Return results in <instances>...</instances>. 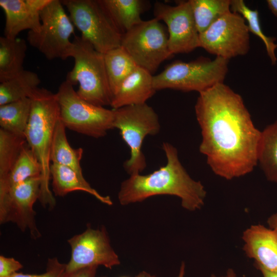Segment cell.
Instances as JSON below:
<instances>
[{"instance_id":"6da1fadb","label":"cell","mask_w":277,"mask_h":277,"mask_svg":"<svg viewBox=\"0 0 277 277\" xmlns=\"http://www.w3.org/2000/svg\"><path fill=\"white\" fill-rule=\"evenodd\" d=\"M194 110L202 137L199 150L212 171L231 180L253 171L261 131L242 96L220 83L199 93Z\"/></svg>"},{"instance_id":"7a4b0ae2","label":"cell","mask_w":277,"mask_h":277,"mask_svg":"<svg viewBox=\"0 0 277 277\" xmlns=\"http://www.w3.org/2000/svg\"><path fill=\"white\" fill-rule=\"evenodd\" d=\"M162 149L166 157V164L151 173L130 175L124 180L118 193L120 204L127 205L153 196L170 195L179 197L182 207L187 210L200 209L207 194L204 186L189 175L173 145L164 142Z\"/></svg>"},{"instance_id":"3957f363","label":"cell","mask_w":277,"mask_h":277,"mask_svg":"<svg viewBox=\"0 0 277 277\" xmlns=\"http://www.w3.org/2000/svg\"><path fill=\"white\" fill-rule=\"evenodd\" d=\"M31 112L25 136L42 167L39 201L43 206L54 208L55 199L50 189V149L60 112L56 93L37 88L30 96Z\"/></svg>"},{"instance_id":"277c9868","label":"cell","mask_w":277,"mask_h":277,"mask_svg":"<svg viewBox=\"0 0 277 277\" xmlns=\"http://www.w3.org/2000/svg\"><path fill=\"white\" fill-rule=\"evenodd\" d=\"M70 57L74 65L66 80L73 86L78 84L77 93L95 105L110 106L113 95L107 74L104 54L81 36H74Z\"/></svg>"},{"instance_id":"5b68a950","label":"cell","mask_w":277,"mask_h":277,"mask_svg":"<svg viewBox=\"0 0 277 277\" xmlns=\"http://www.w3.org/2000/svg\"><path fill=\"white\" fill-rule=\"evenodd\" d=\"M228 62V60L219 56L213 60L200 57L189 62H174L153 76L154 88L156 91L170 89L201 92L224 83Z\"/></svg>"},{"instance_id":"8992f818","label":"cell","mask_w":277,"mask_h":277,"mask_svg":"<svg viewBox=\"0 0 277 277\" xmlns=\"http://www.w3.org/2000/svg\"><path fill=\"white\" fill-rule=\"evenodd\" d=\"M113 110V129L119 130L130 150V157L125 162L124 167L130 175L140 174L147 166L142 151L143 143L146 136L154 135L160 132L159 116L146 103Z\"/></svg>"},{"instance_id":"52a82bcc","label":"cell","mask_w":277,"mask_h":277,"mask_svg":"<svg viewBox=\"0 0 277 277\" xmlns=\"http://www.w3.org/2000/svg\"><path fill=\"white\" fill-rule=\"evenodd\" d=\"M56 95L60 120L66 128L95 138L113 129V110L83 100L67 80L61 84Z\"/></svg>"},{"instance_id":"ba28073f","label":"cell","mask_w":277,"mask_h":277,"mask_svg":"<svg viewBox=\"0 0 277 277\" xmlns=\"http://www.w3.org/2000/svg\"><path fill=\"white\" fill-rule=\"evenodd\" d=\"M81 36L98 52L121 46L123 33L101 0H62Z\"/></svg>"},{"instance_id":"9c48e42d","label":"cell","mask_w":277,"mask_h":277,"mask_svg":"<svg viewBox=\"0 0 277 277\" xmlns=\"http://www.w3.org/2000/svg\"><path fill=\"white\" fill-rule=\"evenodd\" d=\"M64 7L61 1L50 0L41 12L40 30L27 33L29 44L49 60L70 57L74 26Z\"/></svg>"},{"instance_id":"30bf717a","label":"cell","mask_w":277,"mask_h":277,"mask_svg":"<svg viewBox=\"0 0 277 277\" xmlns=\"http://www.w3.org/2000/svg\"><path fill=\"white\" fill-rule=\"evenodd\" d=\"M121 46L138 67L151 74L173 55L169 48L168 35L155 17L143 21L123 34Z\"/></svg>"},{"instance_id":"8fae6325","label":"cell","mask_w":277,"mask_h":277,"mask_svg":"<svg viewBox=\"0 0 277 277\" xmlns=\"http://www.w3.org/2000/svg\"><path fill=\"white\" fill-rule=\"evenodd\" d=\"M249 32L244 18L231 11L199 34L200 47L216 56L229 60L248 52Z\"/></svg>"},{"instance_id":"7c38bea8","label":"cell","mask_w":277,"mask_h":277,"mask_svg":"<svg viewBox=\"0 0 277 277\" xmlns=\"http://www.w3.org/2000/svg\"><path fill=\"white\" fill-rule=\"evenodd\" d=\"M71 257L66 264L68 275L83 268L103 266L108 269L120 264L119 257L112 247L106 229H94L87 225L83 232L67 241Z\"/></svg>"},{"instance_id":"4fadbf2b","label":"cell","mask_w":277,"mask_h":277,"mask_svg":"<svg viewBox=\"0 0 277 277\" xmlns=\"http://www.w3.org/2000/svg\"><path fill=\"white\" fill-rule=\"evenodd\" d=\"M41 176L30 178L0 194V223L11 222L31 237L41 236L35 221L33 205L41 193Z\"/></svg>"},{"instance_id":"5bb4252c","label":"cell","mask_w":277,"mask_h":277,"mask_svg":"<svg viewBox=\"0 0 277 277\" xmlns=\"http://www.w3.org/2000/svg\"><path fill=\"white\" fill-rule=\"evenodd\" d=\"M155 18L166 24L171 53H187L200 47L199 33L189 1H180L175 6L156 2Z\"/></svg>"},{"instance_id":"9a60e30c","label":"cell","mask_w":277,"mask_h":277,"mask_svg":"<svg viewBox=\"0 0 277 277\" xmlns=\"http://www.w3.org/2000/svg\"><path fill=\"white\" fill-rule=\"evenodd\" d=\"M50 0H0L5 15L4 36L15 38L22 31L38 32L41 13Z\"/></svg>"},{"instance_id":"2e32d148","label":"cell","mask_w":277,"mask_h":277,"mask_svg":"<svg viewBox=\"0 0 277 277\" xmlns=\"http://www.w3.org/2000/svg\"><path fill=\"white\" fill-rule=\"evenodd\" d=\"M243 250L254 260L256 266L277 271V237L274 231L262 225H254L243 232Z\"/></svg>"},{"instance_id":"e0dca14e","label":"cell","mask_w":277,"mask_h":277,"mask_svg":"<svg viewBox=\"0 0 277 277\" xmlns=\"http://www.w3.org/2000/svg\"><path fill=\"white\" fill-rule=\"evenodd\" d=\"M153 77L150 72L137 67L122 83L113 96L110 106L115 109L146 103L156 92Z\"/></svg>"},{"instance_id":"ac0fdd59","label":"cell","mask_w":277,"mask_h":277,"mask_svg":"<svg viewBox=\"0 0 277 277\" xmlns=\"http://www.w3.org/2000/svg\"><path fill=\"white\" fill-rule=\"evenodd\" d=\"M52 191L56 196L63 197L73 191L88 193L101 203L110 206L113 204L109 196H104L93 188L84 176H81L70 167L51 163L50 169Z\"/></svg>"},{"instance_id":"d6986e66","label":"cell","mask_w":277,"mask_h":277,"mask_svg":"<svg viewBox=\"0 0 277 277\" xmlns=\"http://www.w3.org/2000/svg\"><path fill=\"white\" fill-rule=\"evenodd\" d=\"M27 50L24 39L0 37V82H3L17 75L24 69Z\"/></svg>"},{"instance_id":"ffe728a7","label":"cell","mask_w":277,"mask_h":277,"mask_svg":"<svg viewBox=\"0 0 277 277\" xmlns=\"http://www.w3.org/2000/svg\"><path fill=\"white\" fill-rule=\"evenodd\" d=\"M42 171L38 160L27 143L8 174L0 178V194L30 178L41 176Z\"/></svg>"},{"instance_id":"44dd1931","label":"cell","mask_w":277,"mask_h":277,"mask_svg":"<svg viewBox=\"0 0 277 277\" xmlns=\"http://www.w3.org/2000/svg\"><path fill=\"white\" fill-rule=\"evenodd\" d=\"M123 34L141 23V14L148 7L143 0H101Z\"/></svg>"},{"instance_id":"7402d4cb","label":"cell","mask_w":277,"mask_h":277,"mask_svg":"<svg viewBox=\"0 0 277 277\" xmlns=\"http://www.w3.org/2000/svg\"><path fill=\"white\" fill-rule=\"evenodd\" d=\"M66 129L60 118L55 126L50 149L51 163L70 167L83 176L81 166L83 149L71 147L66 136Z\"/></svg>"},{"instance_id":"603a6c76","label":"cell","mask_w":277,"mask_h":277,"mask_svg":"<svg viewBox=\"0 0 277 277\" xmlns=\"http://www.w3.org/2000/svg\"><path fill=\"white\" fill-rule=\"evenodd\" d=\"M104 56L108 81L113 96L124 81L138 66L122 46L107 51Z\"/></svg>"},{"instance_id":"cb8c5ba5","label":"cell","mask_w":277,"mask_h":277,"mask_svg":"<svg viewBox=\"0 0 277 277\" xmlns=\"http://www.w3.org/2000/svg\"><path fill=\"white\" fill-rule=\"evenodd\" d=\"M41 83L34 72L24 70L15 76L0 84V106L29 98Z\"/></svg>"},{"instance_id":"d4e9b609","label":"cell","mask_w":277,"mask_h":277,"mask_svg":"<svg viewBox=\"0 0 277 277\" xmlns=\"http://www.w3.org/2000/svg\"><path fill=\"white\" fill-rule=\"evenodd\" d=\"M257 159L267 180L277 183V121L261 131Z\"/></svg>"},{"instance_id":"484cf974","label":"cell","mask_w":277,"mask_h":277,"mask_svg":"<svg viewBox=\"0 0 277 277\" xmlns=\"http://www.w3.org/2000/svg\"><path fill=\"white\" fill-rule=\"evenodd\" d=\"M31 108L30 98L0 106L1 129L15 135L25 137Z\"/></svg>"},{"instance_id":"4316f807","label":"cell","mask_w":277,"mask_h":277,"mask_svg":"<svg viewBox=\"0 0 277 277\" xmlns=\"http://www.w3.org/2000/svg\"><path fill=\"white\" fill-rule=\"evenodd\" d=\"M199 34L231 11V0H189Z\"/></svg>"},{"instance_id":"83f0119b","label":"cell","mask_w":277,"mask_h":277,"mask_svg":"<svg viewBox=\"0 0 277 277\" xmlns=\"http://www.w3.org/2000/svg\"><path fill=\"white\" fill-rule=\"evenodd\" d=\"M230 9L232 12L241 15L247 22L249 32L263 41L271 64L275 65L277 61L275 55V50L277 48V44L275 43L276 39L273 37L267 36L263 32L258 10L249 8L243 0H231Z\"/></svg>"},{"instance_id":"f1b7e54d","label":"cell","mask_w":277,"mask_h":277,"mask_svg":"<svg viewBox=\"0 0 277 277\" xmlns=\"http://www.w3.org/2000/svg\"><path fill=\"white\" fill-rule=\"evenodd\" d=\"M26 143L25 136L0 129V178L6 176L10 172Z\"/></svg>"},{"instance_id":"f546056e","label":"cell","mask_w":277,"mask_h":277,"mask_svg":"<svg viewBox=\"0 0 277 277\" xmlns=\"http://www.w3.org/2000/svg\"><path fill=\"white\" fill-rule=\"evenodd\" d=\"M66 272V264L59 261L56 257L49 258L45 272L39 274H25L16 272L10 277H68Z\"/></svg>"},{"instance_id":"4dcf8cb0","label":"cell","mask_w":277,"mask_h":277,"mask_svg":"<svg viewBox=\"0 0 277 277\" xmlns=\"http://www.w3.org/2000/svg\"><path fill=\"white\" fill-rule=\"evenodd\" d=\"M23 268V265L14 258L0 255V277H10Z\"/></svg>"},{"instance_id":"1f68e13d","label":"cell","mask_w":277,"mask_h":277,"mask_svg":"<svg viewBox=\"0 0 277 277\" xmlns=\"http://www.w3.org/2000/svg\"><path fill=\"white\" fill-rule=\"evenodd\" d=\"M98 267L93 266L80 269L68 277H96V273Z\"/></svg>"},{"instance_id":"d6a6232c","label":"cell","mask_w":277,"mask_h":277,"mask_svg":"<svg viewBox=\"0 0 277 277\" xmlns=\"http://www.w3.org/2000/svg\"><path fill=\"white\" fill-rule=\"evenodd\" d=\"M268 224L269 228L274 231L277 237V212L274 213L269 217Z\"/></svg>"},{"instance_id":"836d02e7","label":"cell","mask_w":277,"mask_h":277,"mask_svg":"<svg viewBox=\"0 0 277 277\" xmlns=\"http://www.w3.org/2000/svg\"><path fill=\"white\" fill-rule=\"evenodd\" d=\"M266 2L271 12L277 17V0H267Z\"/></svg>"},{"instance_id":"e575fe53","label":"cell","mask_w":277,"mask_h":277,"mask_svg":"<svg viewBox=\"0 0 277 277\" xmlns=\"http://www.w3.org/2000/svg\"><path fill=\"white\" fill-rule=\"evenodd\" d=\"M261 271L263 277H277V271L267 270L261 267H257Z\"/></svg>"},{"instance_id":"d590c367","label":"cell","mask_w":277,"mask_h":277,"mask_svg":"<svg viewBox=\"0 0 277 277\" xmlns=\"http://www.w3.org/2000/svg\"><path fill=\"white\" fill-rule=\"evenodd\" d=\"M211 277H236V274L235 273L234 270L231 269H229L227 271L226 274L223 276H216L214 274H212Z\"/></svg>"},{"instance_id":"8d00e7d4","label":"cell","mask_w":277,"mask_h":277,"mask_svg":"<svg viewBox=\"0 0 277 277\" xmlns=\"http://www.w3.org/2000/svg\"><path fill=\"white\" fill-rule=\"evenodd\" d=\"M185 265L184 263H182L180 269L179 273L177 277H184Z\"/></svg>"},{"instance_id":"74e56055","label":"cell","mask_w":277,"mask_h":277,"mask_svg":"<svg viewBox=\"0 0 277 277\" xmlns=\"http://www.w3.org/2000/svg\"><path fill=\"white\" fill-rule=\"evenodd\" d=\"M135 277H156L154 275H151L150 274L145 272L142 271L138 273Z\"/></svg>"},{"instance_id":"f35d334b","label":"cell","mask_w":277,"mask_h":277,"mask_svg":"<svg viewBox=\"0 0 277 277\" xmlns=\"http://www.w3.org/2000/svg\"><path fill=\"white\" fill-rule=\"evenodd\" d=\"M98 277H106V276H98Z\"/></svg>"},{"instance_id":"ab89813d","label":"cell","mask_w":277,"mask_h":277,"mask_svg":"<svg viewBox=\"0 0 277 277\" xmlns=\"http://www.w3.org/2000/svg\"><path fill=\"white\" fill-rule=\"evenodd\" d=\"M122 277H127V276H122Z\"/></svg>"}]
</instances>
